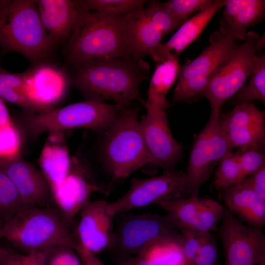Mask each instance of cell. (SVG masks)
<instances>
[{"label":"cell","mask_w":265,"mask_h":265,"mask_svg":"<svg viewBox=\"0 0 265 265\" xmlns=\"http://www.w3.org/2000/svg\"><path fill=\"white\" fill-rule=\"evenodd\" d=\"M14 251L0 246V263Z\"/></svg>","instance_id":"44"},{"label":"cell","mask_w":265,"mask_h":265,"mask_svg":"<svg viewBox=\"0 0 265 265\" xmlns=\"http://www.w3.org/2000/svg\"><path fill=\"white\" fill-rule=\"evenodd\" d=\"M3 238V231L2 228V224L0 223V238Z\"/></svg>","instance_id":"45"},{"label":"cell","mask_w":265,"mask_h":265,"mask_svg":"<svg viewBox=\"0 0 265 265\" xmlns=\"http://www.w3.org/2000/svg\"><path fill=\"white\" fill-rule=\"evenodd\" d=\"M219 32L230 40L246 39V30L261 22L265 14L264 0H226Z\"/></svg>","instance_id":"21"},{"label":"cell","mask_w":265,"mask_h":265,"mask_svg":"<svg viewBox=\"0 0 265 265\" xmlns=\"http://www.w3.org/2000/svg\"><path fill=\"white\" fill-rule=\"evenodd\" d=\"M127 16L80 8L64 49L67 68L94 58L132 56Z\"/></svg>","instance_id":"2"},{"label":"cell","mask_w":265,"mask_h":265,"mask_svg":"<svg viewBox=\"0 0 265 265\" xmlns=\"http://www.w3.org/2000/svg\"><path fill=\"white\" fill-rule=\"evenodd\" d=\"M257 265H265V259H264V260H262V261H261Z\"/></svg>","instance_id":"46"},{"label":"cell","mask_w":265,"mask_h":265,"mask_svg":"<svg viewBox=\"0 0 265 265\" xmlns=\"http://www.w3.org/2000/svg\"><path fill=\"white\" fill-rule=\"evenodd\" d=\"M246 84H244L232 97V102L238 105L254 101H265V54H257V61Z\"/></svg>","instance_id":"28"},{"label":"cell","mask_w":265,"mask_h":265,"mask_svg":"<svg viewBox=\"0 0 265 265\" xmlns=\"http://www.w3.org/2000/svg\"><path fill=\"white\" fill-rule=\"evenodd\" d=\"M244 178L237 156L232 152L219 162L213 185L216 188L222 189L240 182Z\"/></svg>","instance_id":"32"},{"label":"cell","mask_w":265,"mask_h":265,"mask_svg":"<svg viewBox=\"0 0 265 265\" xmlns=\"http://www.w3.org/2000/svg\"><path fill=\"white\" fill-rule=\"evenodd\" d=\"M0 98L16 105L27 112L36 111L29 101L24 79V73H14L3 69L0 64Z\"/></svg>","instance_id":"27"},{"label":"cell","mask_w":265,"mask_h":265,"mask_svg":"<svg viewBox=\"0 0 265 265\" xmlns=\"http://www.w3.org/2000/svg\"><path fill=\"white\" fill-rule=\"evenodd\" d=\"M226 0H216L207 8L187 19L165 43H160L150 56L156 62L163 61L179 54L201 34L216 13L225 4Z\"/></svg>","instance_id":"20"},{"label":"cell","mask_w":265,"mask_h":265,"mask_svg":"<svg viewBox=\"0 0 265 265\" xmlns=\"http://www.w3.org/2000/svg\"><path fill=\"white\" fill-rule=\"evenodd\" d=\"M45 30L56 45L69 38L77 23L80 8L75 0H35Z\"/></svg>","instance_id":"22"},{"label":"cell","mask_w":265,"mask_h":265,"mask_svg":"<svg viewBox=\"0 0 265 265\" xmlns=\"http://www.w3.org/2000/svg\"><path fill=\"white\" fill-rule=\"evenodd\" d=\"M244 43L237 45L216 69L203 93L211 107V115H220L223 104L244 84L257 61V53L265 47V34L247 32Z\"/></svg>","instance_id":"7"},{"label":"cell","mask_w":265,"mask_h":265,"mask_svg":"<svg viewBox=\"0 0 265 265\" xmlns=\"http://www.w3.org/2000/svg\"><path fill=\"white\" fill-rule=\"evenodd\" d=\"M21 146L20 134L13 122L0 126V159L19 154Z\"/></svg>","instance_id":"34"},{"label":"cell","mask_w":265,"mask_h":265,"mask_svg":"<svg viewBox=\"0 0 265 265\" xmlns=\"http://www.w3.org/2000/svg\"><path fill=\"white\" fill-rule=\"evenodd\" d=\"M26 207L10 178L0 167V223L2 225Z\"/></svg>","instance_id":"31"},{"label":"cell","mask_w":265,"mask_h":265,"mask_svg":"<svg viewBox=\"0 0 265 265\" xmlns=\"http://www.w3.org/2000/svg\"><path fill=\"white\" fill-rule=\"evenodd\" d=\"M218 249L210 232L191 265H218Z\"/></svg>","instance_id":"39"},{"label":"cell","mask_w":265,"mask_h":265,"mask_svg":"<svg viewBox=\"0 0 265 265\" xmlns=\"http://www.w3.org/2000/svg\"><path fill=\"white\" fill-rule=\"evenodd\" d=\"M117 264L118 265H150L145 259L138 255L120 258Z\"/></svg>","instance_id":"42"},{"label":"cell","mask_w":265,"mask_h":265,"mask_svg":"<svg viewBox=\"0 0 265 265\" xmlns=\"http://www.w3.org/2000/svg\"><path fill=\"white\" fill-rule=\"evenodd\" d=\"M186 184V172L183 170L165 171L160 176L147 179L133 178L125 194L108 203L107 212L114 216L132 209L183 198Z\"/></svg>","instance_id":"11"},{"label":"cell","mask_w":265,"mask_h":265,"mask_svg":"<svg viewBox=\"0 0 265 265\" xmlns=\"http://www.w3.org/2000/svg\"><path fill=\"white\" fill-rule=\"evenodd\" d=\"M213 1L212 0H169L164 3L175 17L185 22L189 15L207 8Z\"/></svg>","instance_id":"35"},{"label":"cell","mask_w":265,"mask_h":265,"mask_svg":"<svg viewBox=\"0 0 265 265\" xmlns=\"http://www.w3.org/2000/svg\"><path fill=\"white\" fill-rule=\"evenodd\" d=\"M219 116L211 115L194 139L186 172L184 197H198L200 187L209 179L215 165L232 152L233 147L221 127Z\"/></svg>","instance_id":"8"},{"label":"cell","mask_w":265,"mask_h":265,"mask_svg":"<svg viewBox=\"0 0 265 265\" xmlns=\"http://www.w3.org/2000/svg\"><path fill=\"white\" fill-rule=\"evenodd\" d=\"M2 228L3 238L26 253L60 245L75 249L77 246L57 209L26 207L5 221Z\"/></svg>","instance_id":"4"},{"label":"cell","mask_w":265,"mask_h":265,"mask_svg":"<svg viewBox=\"0 0 265 265\" xmlns=\"http://www.w3.org/2000/svg\"><path fill=\"white\" fill-rule=\"evenodd\" d=\"M149 157V163L166 169L170 168L180 158L182 145L173 137L166 114L153 116L146 114L139 122Z\"/></svg>","instance_id":"18"},{"label":"cell","mask_w":265,"mask_h":265,"mask_svg":"<svg viewBox=\"0 0 265 265\" xmlns=\"http://www.w3.org/2000/svg\"><path fill=\"white\" fill-rule=\"evenodd\" d=\"M183 238V250L186 265H191L209 232H202L190 228L180 230Z\"/></svg>","instance_id":"36"},{"label":"cell","mask_w":265,"mask_h":265,"mask_svg":"<svg viewBox=\"0 0 265 265\" xmlns=\"http://www.w3.org/2000/svg\"><path fill=\"white\" fill-rule=\"evenodd\" d=\"M180 68L178 58L174 56L157 63L150 79L147 100L144 103L147 114H166L168 102L166 96L178 78Z\"/></svg>","instance_id":"24"},{"label":"cell","mask_w":265,"mask_h":265,"mask_svg":"<svg viewBox=\"0 0 265 265\" xmlns=\"http://www.w3.org/2000/svg\"><path fill=\"white\" fill-rule=\"evenodd\" d=\"M245 177L265 167V156L256 149H239L235 153Z\"/></svg>","instance_id":"37"},{"label":"cell","mask_w":265,"mask_h":265,"mask_svg":"<svg viewBox=\"0 0 265 265\" xmlns=\"http://www.w3.org/2000/svg\"><path fill=\"white\" fill-rule=\"evenodd\" d=\"M12 121L9 113L3 101L0 98V126L4 125Z\"/></svg>","instance_id":"43"},{"label":"cell","mask_w":265,"mask_h":265,"mask_svg":"<svg viewBox=\"0 0 265 265\" xmlns=\"http://www.w3.org/2000/svg\"><path fill=\"white\" fill-rule=\"evenodd\" d=\"M124 106L115 103L111 105L86 100L40 112L26 111L23 116V124L33 137L46 132L74 128L102 130L112 125Z\"/></svg>","instance_id":"5"},{"label":"cell","mask_w":265,"mask_h":265,"mask_svg":"<svg viewBox=\"0 0 265 265\" xmlns=\"http://www.w3.org/2000/svg\"><path fill=\"white\" fill-rule=\"evenodd\" d=\"M224 206L213 199L200 198V205L192 229L202 232L214 230L221 220Z\"/></svg>","instance_id":"33"},{"label":"cell","mask_w":265,"mask_h":265,"mask_svg":"<svg viewBox=\"0 0 265 265\" xmlns=\"http://www.w3.org/2000/svg\"><path fill=\"white\" fill-rule=\"evenodd\" d=\"M199 205L198 197H188L163 203L159 206L166 212L180 230L192 228Z\"/></svg>","instance_id":"29"},{"label":"cell","mask_w":265,"mask_h":265,"mask_svg":"<svg viewBox=\"0 0 265 265\" xmlns=\"http://www.w3.org/2000/svg\"><path fill=\"white\" fill-rule=\"evenodd\" d=\"M210 44L195 59H187L180 66L173 102L191 103L202 97L211 76L237 45L218 31L209 35Z\"/></svg>","instance_id":"9"},{"label":"cell","mask_w":265,"mask_h":265,"mask_svg":"<svg viewBox=\"0 0 265 265\" xmlns=\"http://www.w3.org/2000/svg\"><path fill=\"white\" fill-rule=\"evenodd\" d=\"M219 234L225 265H257L265 259V236L261 228L244 224L224 206Z\"/></svg>","instance_id":"13"},{"label":"cell","mask_w":265,"mask_h":265,"mask_svg":"<svg viewBox=\"0 0 265 265\" xmlns=\"http://www.w3.org/2000/svg\"><path fill=\"white\" fill-rule=\"evenodd\" d=\"M0 167L13 183L25 205L48 207L52 198L51 189L41 171L24 159L20 154L0 159Z\"/></svg>","instance_id":"17"},{"label":"cell","mask_w":265,"mask_h":265,"mask_svg":"<svg viewBox=\"0 0 265 265\" xmlns=\"http://www.w3.org/2000/svg\"><path fill=\"white\" fill-rule=\"evenodd\" d=\"M183 243V237L178 232L153 242L136 255L150 265H186Z\"/></svg>","instance_id":"25"},{"label":"cell","mask_w":265,"mask_h":265,"mask_svg":"<svg viewBox=\"0 0 265 265\" xmlns=\"http://www.w3.org/2000/svg\"><path fill=\"white\" fill-rule=\"evenodd\" d=\"M76 252L75 249L68 246L54 247L50 252L48 265H81Z\"/></svg>","instance_id":"38"},{"label":"cell","mask_w":265,"mask_h":265,"mask_svg":"<svg viewBox=\"0 0 265 265\" xmlns=\"http://www.w3.org/2000/svg\"><path fill=\"white\" fill-rule=\"evenodd\" d=\"M125 215L119 220L108 248L120 258L137 254L153 242L179 230L167 214L146 212Z\"/></svg>","instance_id":"10"},{"label":"cell","mask_w":265,"mask_h":265,"mask_svg":"<svg viewBox=\"0 0 265 265\" xmlns=\"http://www.w3.org/2000/svg\"><path fill=\"white\" fill-rule=\"evenodd\" d=\"M86 176L85 169L76 160L66 178L51 188L52 199L68 229L76 215L90 201L89 198L93 192H108L104 186L90 182Z\"/></svg>","instance_id":"15"},{"label":"cell","mask_w":265,"mask_h":265,"mask_svg":"<svg viewBox=\"0 0 265 265\" xmlns=\"http://www.w3.org/2000/svg\"><path fill=\"white\" fill-rule=\"evenodd\" d=\"M226 206L238 219L261 228L265 224V198L242 180L222 189Z\"/></svg>","instance_id":"23"},{"label":"cell","mask_w":265,"mask_h":265,"mask_svg":"<svg viewBox=\"0 0 265 265\" xmlns=\"http://www.w3.org/2000/svg\"><path fill=\"white\" fill-rule=\"evenodd\" d=\"M68 68L70 84L86 100H111L125 106L139 98L149 65L141 58L111 57L83 61Z\"/></svg>","instance_id":"1"},{"label":"cell","mask_w":265,"mask_h":265,"mask_svg":"<svg viewBox=\"0 0 265 265\" xmlns=\"http://www.w3.org/2000/svg\"><path fill=\"white\" fill-rule=\"evenodd\" d=\"M105 200L89 201L80 211L77 241L96 254L108 249L113 234V216L107 211Z\"/></svg>","instance_id":"19"},{"label":"cell","mask_w":265,"mask_h":265,"mask_svg":"<svg viewBox=\"0 0 265 265\" xmlns=\"http://www.w3.org/2000/svg\"><path fill=\"white\" fill-rule=\"evenodd\" d=\"M138 114L137 109L124 106L108 128L104 153L114 179L125 178L149 163Z\"/></svg>","instance_id":"6"},{"label":"cell","mask_w":265,"mask_h":265,"mask_svg":"<svg viewBox=\"0 0 265 265\" xmlns=\"http://www.w3.org/2000/svg\"><path fill=\"white\" fill-rule=\"evenodd\" d=\"M219 121L233 148L256 149L264 140L265 112L252 103L235 106Z\"/></svg>","instance_id":"16"},{"label":"cell","mask_w":265,"mask_h":265,"mask_svg":"<svg viewBox=\"0 0 265 265\" xmlns=\"http://www.w3.org/2000/svg\"><path fill=\"white\" fill-rule=\"evenodd\" d=\"M242 181L260 195L265 198V167L246 177Z\"/></svg>","instance_id":"40"},{"label":"cell","mask_w":265,"mask_h":265,"mask_svg":"<svg viewBox=\"0 0 265 265\" xmlns=\"http://www.w3.org/2000/svg\"><path fill=\"white\" fill-rule=\"evenodd\" d=\"M78 254L81 265H105L96 256L79 242L75 249Z\"/></svg>","instance_id":"41"},{"label":"cell","mask_w":265,"mask_h":265,"mask_svg":"<svg viewBox=\"0 0 265 265\" xmlns=\"http://www.w3.org/2000/svg\"><path fill=\"white\" fill-rule=\"evenodd\" d=\"M41 172L50 187L61 183L69 174L71 167L68 152L63 146L46 144L39 159Z\"/></svg>","instance_id":"26"},{"label":"cell","mask_w":265,"mask_h":265,"mask_svg":"<svg viewBox=\"0 0 265 265\" xmlns=\"http://www.w3.org/2000/svg\"><path fill=\"white\" fill-rule=\"evenodd\" d=\"M132 55L141 58L152 53L166 34L184 23L175 17L164 2L151 0L127 16Z\"/></svg>","instance_id":"12"},{"label":"cell","mask_w":265,"mask_h":265,"mask_svg":"<svg viewBox=\"0 0 265 265\" xmlns=\"http://www.w3.org/2000/svg\"><path fill=\"white\" fill-rule=\"evenodd\" d=\"M82 9L106 12L119 16H127L144 7V0H76Z\"/></svg>","instance_id":"30"},{"label":"cell","mask_w":265,"mask_h":265,"mask_svg":"<svg viewBox=\"0 0 265 265\" xmlns=\"http://www.w3.org/2000/svg\"><path fill=\"white\" fill-rule=\"evenodd\" d=\"M55 44L41 21L35 0H0V48L39 63L49 57Z\"/></svg>","instance_id":"3"},{"label":"cell","mask_w":265,"mask_h":265,"mask_svg":"<svg viewBox=\"0 0 265 265\" xmlns=\"http://www.w3.org/2000/svg\"><path fill=\"white\" fill-rule=\"evenodd\" d=\"M23 73L27 98L37 112L52 109L70 84L67 72L45 63H37Z\"/></svg>","instance_id":"14"}]
</instances>
